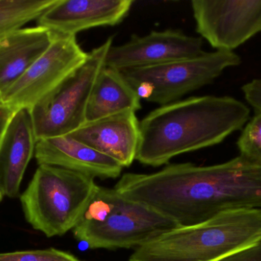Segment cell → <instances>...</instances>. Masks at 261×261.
I'll return each mask as SVG.
<instances>
[{"label": "cell", "mask_w": 261, "mask_h": 261, "mask_svg": "<svg viewBox=\"0 0 261 261\" xmlns=\"http://www.w3.org/2000/svg\"><path fill=\"white\" fill-rule=\"evenodd\" d=\"M3 197H4V196H3V193H2L1 190H0V203H1L2 201H3Z\"/></svg>", "instance_id": "cb8c5ba5"}, {"label": "cell", "mask_w": 261, "mask_h": 261, "mask_svg": "<svg viewBox=\"0 0 261 261\" xmlns=\"http://www.w3.org/2000/svg\"><path fill=\"white\" fill-rule=\"evenodd\" d=\"M34 156L38 165L61 167L94 179H117L123 170L114 159L69 134L37 141Z\"/></svg>", "instance_id": "4fadbf2b"}, {"label": "cell", "mask_w": 261, "mask_h": 261, "mask_svg": "<svg viewBox=\"0 0 261 261\" xmlns=\"http://www.w3.org/2000/svg\"><path fill=\"white\" fill-rule=\"evenodd\" d=\"M0 261H83L73 254L56 248L0 253Z\"/></svg>", "instance_id": "d6986e66"}, {"label": "cell", "mask_w": 261, "mask_h": 261, "mask_svg": "<svg viewBox=\"0 0 261 261\" xmlns=\"http://www.w3.org/2000/svg\"><path fill=\"white\" fill-rule=\"evenodd\" d=\"M15 113L6 107L0 109V148H1L3 139L6 136L8 127H9L11 120Z\"/></svg>", "instance_id": "7402d4cb"}, {"label": "cell", "mask_w": 261, "mask_h": 261, "mask_svg": "<svg viewBox=\"0 0 261 261\" xmlns=\"http://www.w3.org/2000/svg\"><path fill=\"white\" fill-rule=\"evenodd\" d=\"M113 41L110 37L87 53L85 62L31 111L37 141L70 134L85 124L92 90Z\"/></svg>", "instance_id": "52a82bcc"}, {"label": "cell", "mask_w": 261, "mask_h": 261, "mask_svg": "<svg viewBox=\"0 0 261 261\" xmlns=\"http://www.w3.org/2000/svg\"><path fill=\"white\" fill-rule=\"evenodd\" d=\"M202 38L181 30L153 31L144 36L134 35L121 45H112L106 66L118 70L152 67L202 55Z\"/></svg>", "instance_id": "30bf717a"}, {"label": "cell", "mask_w": 261, "mask_h": 261, "mask_svg": "<svg viewBox=\"0 0 261 261\" xmlns=\"http://www.w3.org/2000/svg\"><path fill=\"white\" fill-rule=\"evenodd\" d=\"M5 107L4 103L3 100V93H2L1 89H0V109L3 108Z\"/></svg>", "instance_id": "603a6c76"}, {"label": "cell", "mask_w": 261, "mask_h": 261, "mask_svg": "<svg viewBox=\"0 0 261 261\" xmlns=\"http://www.w3.org/2000/svg\"><path fill=\"white\" fill-rule=\"evenodd\" d=\"M248 105L231 97H192L161 106L139 122L136 160L158 167L175 156L222 143L249 121Z\"/></svg>", "instance_id": "7a4b0ae2"}, {"label": "cell", "mask_w": 261, "mask_h": 261, "mask_svg": "<svg viewBox=\"0 0 261 261\" xmlns=\"http://www.w3.org/2000/svg\"><path fill=\"white\" fill-rule=\"evenodd\" d=\"M219 261H261V239L248 248L237 251Z\"/></svg>", "instance_id": "44dd1931"}, {"label": "cell", "mask_w": 261, "mask_h": 261, "mask_svg": "<svg viewBox=\"0 0 261 261\" xmlns=\"http://www.w3.org/2000/svg\"><path fill=\"white\" fill-rule=\"evenodd\" d=\"M135 113L128 110L88 121L69 135L123 168L129 167L136 159L139 144V121Z\"/></svg>", "instance_id": "7c38bea8"}, {"label": "cell", "mask_w": 261, "mask_h": 261, "mask_svg": "<svg viewBox=\"0 0 261 261\" xmlns=\"http://www.w3.org/2000/svg\"><path fill=\"white\" fill-rule=\"evenodd\" d=\"M141 108V98L121 72L105 66L92 90L86 122Z\"/></svg>", "instance_id": "2e32d148"}, {"label": "cell", "mask_w": 261, "mask_h": 261, "mask_svg": "<svg viewBox=\"0 0 261 261\" xmlns=\"http://www.w3.org/2000/svg\"><path fill=\"white\" fill-rule=\"evenodd\" d=\"M261 239V209L222 213L170 230L136 248L129 261H219Z\"/></svg>", "instance_id": "3957f363"}, {"label": "cell", "mask_w": 261, "mask_h": 261, "mask_svg": "<svg viewBox=\"0 0 261 261\" xmlns=\"http://www.w3.org/2000/svg\"><path fill=\"white\" fill-rule=\"evenodd\" d=\"M247 102L256 110L261 112V79H254L242 86Z\"/></svg>", "instance_id": "ffe728a7"}, {"label": "cell", "mask_w": 261, "mask_h": 261, "mask_svg": "<svg viewBox=\"0 0 261 261\" xmlns=\"http://www.w3.org/2000/svg\"><path fill=\"white\" fill-rule=\"evenodd\" d=\"M133 0H58L37 21L58 35L76 36L92 28L122 22Z\"/></svg>", "instance_id": "8fae6325"}, {"label": "cell", "mask_w": 261, "mask_h": 261, "mask_svg": "<svg viewBox=\"0 0 261 261\" xmlns=\"http://www.w3.org/2000/svg\"><path fill=\"white\" fill-rule=\"evenodd\" d=\"M97 187L94 178L39 165L19 197L24 219L46 237L64 235L79 223Z\"/></svg>", "instance_id": "5b68a950"}, {"label": "cell", "mask_w": 261, "mask_h": 261, "mask_svg": "<svg viewBox=\"0 0 261 261\" xmlns=\"http://www.w3.org/2000/svg\"><path fill=\"white\" fill-rule=\"evenodd\" d=\"M58 0H0V41L38 20Z\"/></svg>", "instance_id": "e0dca14e"}, {"label": "cell", "mask_w": 261, "mask_h": 261, "mask_svg": "<svg viewBox=\"0 0 261 261\" xmlns=\"http://www.w3.org/2000/svg\"><path fill=\"white\" fill-rule=\"evenodd\" d=\"M196 32L212 47L233 52L261 32V0L191 2Z\"/></svg>", "instance_id": "9c48e42d"}, {"label": "cell", "mask_w": 261, "mask_h": 261, "mask_svg": "<svg viewBox=\"0 0 261 261\" xmlns=\"http://www.w3.org/2000/svg\"><path fill=\"white\" fill-rule=\"evenodd\" d=\"M87 52L76 36L55 35L47 52L3 93L5 107L13 113L32 111L47 99L71 74L85 62Z\"/></svg>", "instance_id": "ba28073f"}, {"label": "cell", "mask_w": 261, "mask_h": 261, "mask_svg": "<svg viewBox=\"0 0 261 261\" xmlns=\"http://www.w3.org/2000/svg\"><path fill=\"white\" fill-rule=\"evenodd\" d=\"M178 227L173 221L124 197L114 188L98 185L72 231L76 240L90 249H136Z\"/></svg>", "instance_id": "277c9868"}, {"label": "cell", "mask_w": 261, "mask_h": 261, "mask_svg": "<svg viewBox=\"0 0 261 261\" xmlns=\"http://www.w3.org/2000/svg\"><path fill=\"white\" fill-rule=\"evenodd\" d=\"M179 227L222 213L261 209V163L242 156L217 165L168 164L150 174L125 173L114 187Z\"/></svg>", "instance_id": "6da1fadb"}, {"label": "cell", "mask_w": 261, "mask_h": 261, "mask_svg": "<svg viewBox=\"0 0 261 261\" xmlns=\"http://www.w3.org/2000/svg\"><path fill=\"white\" fill-rule=\"evenodd\" d=\"M36 143L31 112L21 109L12 116L0 148V190L3 196H19L23 176L35 156Z\"/></svg>", "instance_id": "5bb4252c"}, {"label": "cell", "mask_w": 261, "mask_h": 261, "mask_svg": "<svg viewBox=\"0 0 261 261\" xmlns=\"http://www.w3.org/2000/svg\"><path fill=\"white\" fill-rule=\"evenodd\" d=\"M241 62L236 52L216 50L159 65L119 72L141 99L164 106L212 84L225 69Z\"/></svg>", "instance_id": "8992f818"}, {"label": "cell", "mask_w": 261, "mask_h": 261, "mask_svg": "<svg viewBox=\"0 0 261 261\" xmlns=\"http://www.w3.org/2000/svg\"><path fill=\"white\" fill-rule=\"evenodd\" d=\"M55 35L51 31L37 26L23 28L0 41L2 93L47 52Z\"/></svg>", "instance_id": "9a60e30c"}, {"label": "cell", "mask_w": 261, "mask_h": 261, "mask_svg": "<svg viewBox=\"0 0 261 261\" xmlns=\"http://www.w3.org/2000/svg\"><path fill=\"white\" fill-rule=\"evenodd\" d=\"M240 156L261 163V112L245 124L237 142Z\"/></svg>", "instance_id": "ac0fdd59"}]
</instances>
